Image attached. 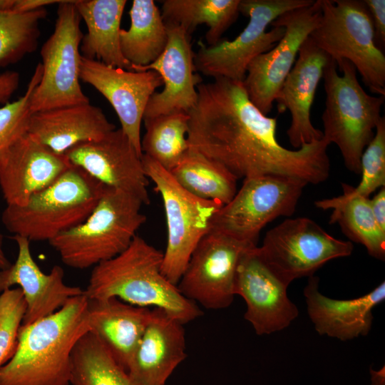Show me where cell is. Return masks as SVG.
I'll return each mask as SVG.
<instances>
[{
  "mask_svg": "<svg viewBox=\"0 0 385 385\" xmlns=\"http://www.w3.org/2000/svg\"><path fill=\"white\" fill-rule=\"evenodd\" d=\"M143 120L145 133L140 141L142 153L167 170H172L190 148L188 114L173 113Z\"/></svg>",
  "mask_w": 385,
  "mask_h": 385,
  "instance_id": "cell-33",
  "label": "cell"
},
{
  "mask_svg": "<svg viewBox=\"0 0 385 385\" xmlns=\"http://www.w3.org/2000/svg\"><path fill=\"white\" fill-rule=\"evenodd\" d=\"M126 3L125 0H76V6L87 28L80 46L82 57L133 71L120 46V22Z\"/></svg>",
  "mask_w": 385,
  "mask_h": 385,
  "instance_id": "cell-26",
  "label": "cell"
},
{
  "mask_svg": "<svg viewBox=\"0 0 385 385\" xmlns=\"http://www.w3.org/2000/svg\"><path fill=\"white\" fill-rule=\"evenodd\" d=\"M12 239L18 246V255L13 265L0 270V292L13 285L20 287L26 303L22 326L53 314L71 298L84 294L81 287L63 282L61 267L55 265L48 274L43 272L32 257L27 238L14 235Z\"/></svg>",
  "mask_w": 385,
  "mask_h": 385,
  "instance_id": "cell-19",
  "label": "cell"
},
{
  "mask_svg": "<svg viewBox=\"0 0 385 385\" xmlns=\"http://www.w3.org/2000/svg\"><path fill=\"white\" fill-rule=\"evenodd\" d=\"M321 15L320 0H317L310 6L282 14L270 24L284 27V34L272 49L250 63L242 81L250 101L264 115L272 111L301 46L317 26Z\"/></svg>",
  "mask_w": 385,
  "mask_h": 385,
  "instance_id": "cell-14",
  "label": "cell"
},
{
  "mask_svg": "<svg viewBox=\"0 0 385 385\" xmlns=\"http://www.w3.org/2000/svg\"><path fill=\"white\" fill-rule=\"evenodd\" d=\"M115 129L103 111L90 103L32 113L28 133L55 153L97 140Z\"/></svg>",
  "mask_w": 385,
  "mask_h": 385,
  "instance_id": "cell-24",
  "label": "cell"
},
{
  "mask_svg": "<svg viewBox=\"0 0 385 385\" xmlns=\"http://www.w3.org/2000/svg\"><path fill=\"white\" fill-rule=\"evenodd\" d=\"M79 78L101 93L115 110L121 130L141 151V123L152 95L163 85L154 71H135L107 66L81 56Z\"/></svg>",
  "mask_w": 385,
  "mask_h": 385,
  "instance_id": "cell-17",
  "label": "cell"
},
{
  "mask_svg": "<svg viewBox=\"0 0 385 385\" xmlns=\"http://www.w3.org/2000/svg\"><path fill=\"white\" fill-rule=\"evenodd\" d=\"M90 332L109 351L115 361L126 371L144 330L152 309L138 307L118 298L104 299L88 298Z\"/></svg>",
  "mask_w": 385,
  "mask_h": 385,
  "instance_id": "cell-25",
  "label": "cell"
},
{
  "mask_svg": "<svg viewBox=\"0 0 385 385\" xmlns=\"http://www.w3.org/2000/svg\"><path fill=\"white\" fill-rule=\"evenodd\" d=\"M369 12L377 47L383 52L385 48V1L364 0Z\"/></svg>",
  "mask_w": 385,
  "mask_h": 385,
  "instance_id": "cell-37",
  "label": "cell"
},
{
  "mask_svg": "<svg viewBox=\"0 0 385 385\" xmlns=\"http://www.w3.org/2000/svg\"><path fill=\"white\" fill-rule=\"evenodd\" d=\"M251 247L255 246L210 230L189 259L177 284L179 292L207 309L230 307L235 296L238 264Z\"/></svg>",
  "mask_w": 385,
  "mask_h": 385,
  "instance_id": "cell-13",
  "label": "cell"
},
{
  "mask_svg": "<svg viewBox=\"0 0 385 385\" xmlns=\"http://www.w3.org/2000/svg\"><path fill=\"white\" fill-rule=\"evenodd\" d=\"M356 72L347 60H329L322 76L326 99L322 120L323 139L338 146L347 170L359 174L361 155L382 117L385 96L368 94Z\"/></svg>",
  "mask_w": 385,
  "mask_h": 385,
  "instance_id": "cell-4",
  "label": "cell"
},
{
  "mask_svg": "<svg viewBox=\"0 0 385 385\" xmlns=\"http://www.w3.org/2000/svg\"><path fill=\"white\" fill-rule=\"evenodd\" d=\"M105 185L72 165L52 184L33 194L22 206L7 205L5 228L31 241L49 242L82 223L101 198Z\"/></svg>",
  "mask_w": 385,
  "mask_h": 385,
  "instance_id": "cell-5",
  "label": "cell"
},
{
  "mask_svg": "<svg viewBox=\"0 0 385 385\" xmlns=\"http://www.w3.org/2000/svg\"><path fill=\"white\" fill-rule=\"evenodd\" d=\"M322 15L309 38L338 63L350 61L370 91L385 96V55L375 43L364 0H320Z\"/></svg>",
  "mask_w": 385,
  "mask_h": 385,
  "instance_id": "cell-7",
  "label": "cell"
},
{
  "mask_svg": "<svg viewBox=\"0 0 385 385\" xmlns=\"http://www.w3.org/2000/svg\"><path fill=\"white\" fill-rule=\"evenodd\" d=\"M72 385H139L114 359L109 351L88 331L71 353Z\"/></svg>",
  "mask_w": 385,
  "mask_h": 385,
  "instance_id": "cell-32",
  "label": "cell"
},
{
  "mask_svg": "<svg viewBox=\"0 0 385 385\" xmlns=\"http://www.w3.org/2000/svg\"><path fill=\"white\" fill-rule=\"evenodd\" d=\"M183 325L164 309H152L127 371L138 384L165 385L187 356Z\"/></svg>",
  "mask_w": 385,
  "mask_h": 385,
  "instance_id": "cell-22",
  "label": "cell"
},
{
  "mask_svg": "<svg viewBox=\"0 0 385 385\" xmlns=\"http://www.w3.org/2000/svg\"><path fill=\"white\" fill-rule=\"evenodd\" d=\"M146 177L160 195L167 225V245L163 253L162 272L177 286L189 259L210 229L215 214L223 206L200 199L183 189L170 172L143 154Z\"/></svg>",
  "mask_w": 385,
  "mask_h": 385,
  "instance_id": "cell-9",
  "label": "cell"
},
{
  "mask_svg": "<svg viewBox=\"0 0 385 385\" xmlns=\"http://www.w3.org/2000/svg\"><path fill=\"white\" fill-rule=\"evenodd\" d=\"M369 203L376 222L385 232V187L381 188L371 199L369 198Z\"/></svg>",
  "mask_w": 385,
  "mask_h": 385,
  "instance_id": "cell-38",
  "label": "cell"
},
{
  "mask_svg": "<svg viewBox=\"0 0 385 385\" xmlns=\"http://www.w3.org/2000/svg\"><path fill=\"white\" fill-rule=\"evenodd\" d=\"M361 178L356 187L342 183L345 197L369 195L385 186V118L381 117L374 136L364 150L361 158Z\"/></svg>",
  "mask_w": 385,
  "mask_h": 385,
  "instance_id": "cell-35",
  "label": "cell"
},
{
  "mask_svg": "<svg viewBox=\"0 0 385 385\" xmlns=\"http://www.w3.org/2000/svg\"><path fill=\"white\" fill-rule=\"evenodd\" d=\"M322 210H332L329 223H337L351 241L364 245L369 255L385 260V232L372 213L369 197L339 195L314 202Z\"/></svg>",
  "mask_w": 385,
  "mask_h": 385,
  "instance_id": "cell-30",
  "label": "cell"
},
{
  "mask_svg": "<svg viewBox=\"0 0 385 385\" xmlns=\"http://www.w3.org/2000/svg\"><path fill=\"white\" fill-rule=\"evenodd\" d=\"M170 172L190 194L222 205L227 204L237 190L238 179L226 168L190 148Z\"/></svg>",
  "mask_w": 385,
  "mask_h": 385,
  "instance_id": "cell-31",
  "label": "cell"
},
{
  "mask_svg": "<svg viewBox=\"0 0 385 385\" xmlns=\"http://www.w3.org/2000/svg\"><path fill=\"white\" fill-rule=\"evenodd\" d=\"M71 163L29 133L9 150L0 165V188L7 205L22 206L34 193L52 184Z\"/></svg>",
  "mask_w": 385,
  "mask_h": 385,
  "instance_id": "cell-21",
  "label": "cell"
},
{
  "mask_svg": "<svg viewBox=\"0 0 385 385\" xmlns=\"http://www.w3.org/2000/svg\"><path fill=\"white\" fill-rule=\"evenodd\" d=\"M42 76V65L38 63L25 93L12 103L0 108V165L13 145L28 133L31 95Z\"/></svg>",
  "mask_w": 385,
  "mask_h": 385,
  "instance_id": "cell-34",
  "label": "cell"
},
{
  "mask_svg": "<svg viewBox=\"0 0 385 385\" xmlns=\"http://www.w3.org/2000/svg\"><path fill=\"white\" fill-rule=\"evenodd\" d=\"M88 298H71L53 314L21 326L12 358L0 369V385H70L71 353L90 330Z\"/></svg>",
  "mask_w": 385,
  "mask_h": 385,
  "instance_id": "cell-2",
  "label": "cell"
},
{
  "mask_svg": "<svg viewBox=\"0 0 385 385\" xmlns=\"http://www.w3.org/2000/svg\"><path fill=\"white\" fill-rule=\"evenodd\" d=\"M260 255L286 285L312 277L324 264L351 255V241L335 238L310 218H288L265 235Z\"/></svg>",
  "mask_w": 385,
  "mask_h": 385,
  "instance_id": "cell-12",
  "label": "cell"
},
{
  "mask_svg": "<svg viewBox=\"0 0 385 385\" xmlns=\"http://www.w3.org/2000/svg\"><path fill=\"white\" fill-rule=\"evenodd\" d=\"M45 8L27 13L0 12V66L16 63L35 51L40 35L39 25L46 16ZM18 72L0 74V103H6L17 89Z\"/></svg>",
  "mask_w": 385,
  "mask_h": 385,
  "instance_id": "cell-27",
  "label": "cell"
},
{
  "mask_svg": "<svg viewBox=\"0 0 385 385\" xmlns=\"http://www.w3.org/2000/svg\"><path fill=\"white\" fill-rule=\"evenodd\" d=\"M307 185L282 175L245 178L232 199L215 214L210 230L257 246L260 233L269 222L293 215Z\"/></svg>",
  "mask_w": 385,
  "mask_h": 385,
  "instance_id": "cell-10",
  "label": "cell"
},
{
  "mask_svg": "<svg viewBox=\"0 0 385 385\" xmlns=\"http://www.w3.org/2000/svg\"><path fill=\"white\" fill-rule=\"evenodd\" d=\"M26 303L19 288L7 289L0 295V369L14 356Z\"/></svg>",
  "mask_w": 385,
  "mask_h": 385,
  "instance_id": "cell-36",
  "label": "cell"
},
{
  "mask_svg": "<svg viewBox=\"0 0 385 385\" xmlns=\"http://www.w3.org/2000/svg\"><path fill=\"white\" fill-rule=\"evenodd\" d=\"M130 26L120 31V46L124 58L135 68L154 62L168 40L167 26L153 0H133L129 12Z\"/></svg>",
  "mask_w": 385,
  "mask_h": 385,
  "instance_id": "cell-28",
  "label": "cell"
},
{
  "mask_svg": "<svg viewBox=\"0 0 385 385\" xmlns=\"http://www.w3.org/2000/svg\"><path fill=\"white\" fill-rule=\"evenodd\" d=\"M314 0H240V13L249 17L243 31L233 40L212 46L200 43L194 54L196 71L215 78L242 82L250 63L272 49L284 34V28L266 29L282 14L312 5Z\"/></svg>",
  "mask_w": 385,
  "mask_h": 385,
  "instance_id": "cell-8",
  "label": "cell"
},
{
  "mask_svg": "<svg viewBox=\"0 0 385 385\" xmlns=\"http://www.w3.org/2000/svg\"><path fill=\"white\" fill-rule=\"evenodd\" d=\"M163 254L135 235L117 256L93 267L84 294L88 299L111 297L143 307L160 308L184 324L202 314L162 272Z\"/></svg>",
  "mask_w": 385,
  "mask_h": 385,
  "instance_id": "cell-3",
  "label": "cell"
},
{
  "mask_svg": "<svg viewBox=\"0 0 385 385\" xmlns=\"http://www.w3.org/2000/svg\"><path fill=\"white\" fill-rule=\"evenodd\" d=\"M63 0H15L12 12L27 13L33 11L46 6L59 4Z\"/></svg>",
  "mask_w": 385,
  "mask_h": 385,
  "instance_id": "cell-39",
  "label": "cell"
},
{
  "mask_svg": "<svg viewBox=\"0 0 385 385\" xmlns=\"http://www.w3.org/2000/svg\"><path fill=\"white\" fill-rule=\"evenodd\" d=\"M15 0H0V12L12 11Z\"/></svg>",
  "mask_w": 385,
  "mask_h": 385,
  "instance_id": "cell-42",
  "label": "cell"
},
{
  "mask_svg": "<svg viewBox=\"0 0 385 385\" xmlns=\"http://www.w3.org/2000/svg\"><path fill=\"white\" fill-rule=\"evenodd\" d=\"M161 14L165 24L182 27L190 35L205 24L208 46L217 43L240 13V0H164Z\"/></svg>",
  "mask_w": 385,
  "mask_h": 385,
  "instance_id": "cell-29",
  "label": "cell"
},
{
  "mask_svg": "<svg viewBox=\"0 0 385 385\" xmlns=\"http://www.w3.org/2000/svg\"><path fill=\"white\" fill-rule=\"evenodd\" d=\"M287 287L264 261L258 246L244 251L237 270L235 293L244 299L245 319L257 335L281 331L297 317L299 311L288 297Z\"/></svg>",
  "mask_w": 385,
  "mask_h": 385,
  "instance_id": "cell-15",
  "label": "cell"
},
{
  "mask_svg": "<svg viewBox=\"0 0 385 385\" xmlns=\"http://www.w3.org/2000/svg\"><path fill=\"white\" fill-rule=\"evenodd\" d=\"M76 0L58 4L53 34L42 46V76L31 98V111L89 103L79 83L83 38Z\"/></svg>",
  "mask_w": 385,
  "mask_h": 385,
  "instance_id": "cell-11",
  "label": "cell"
},
{
  "mask_svg": "<svg viewBox=\"0 0 385 385\" xmlns=\"http://www.w3.org/2000/svg\"><path fill=\"white\" fill-rule=\"evenodd\" d=\"M165 25L168 40L163 53L152 63L133 69L157 72L164 86L149 99L143 118L173 113H188L197 102V86L202 82L195 73L190 35L178 25Z\"/></svg>",
  "mask_w": 385,
  "mask_h": 385,
  "instance_id": "cell-18",
  "label": "cell"
},
{
  "mask_svg": "<svg viewBox=\"0 0 385 385\" xmlns=\"http://www.w3.org/2000/svg\"><path fill=\"white\" fill-rule=\"evenodd\" d=\"M371 385H384V366L379 371L370 370Z\"/></svg>",
  "mask_w": 385,
  "mask_h": 385,
  "instance_id": "cell-40",
  "label": "cell"
},
{
  "mask_svg": "<svg viewBox=\"0 0 385 385\" xmlns=\"http://www.w3.org/2000/svg\"><path fill=\"white\" fill-rule=\"evenodd\" d=\"M319 282L318 277H308L303 291L307 314L317 333L342 341L367 335L372 326V310L385 299V282L351 299L324 296L319 290Z\"/></svg>",
  "mask_w": 385,
  "mask_h": 385,
  "instance_id": "cell-23",
  "label": "cell"
},
{
  "mask_svg": "<svg viewBox=\"0 0 385 385\" xmlns=\"http://www.w3.org/2000/svg\"><path fill=\"white\" fill-rule=\"evenodd\" d=\"M72 165L85 170L105 186L117 189L150 203L146 177L140 155L121 130L101 138L79 143L66 153Z\"/></svg>",
  "mask_w": 385,
  "mask_h": 385,
  "instance_id": "cell-16",
  "label": "cell"
},
{
  "mask_svg": "<svg viewBox=\"0 0 385 385\" xmlns=\"http://www.w3.org/2000/svg\"><path fill=\"white\" fill-rule=\"evenodd\" d=\"M188 113L190 149L221 164L237 179L282 175L308 184L329 175V144L324 140L297 150L277 139V118L264 115L249 99L242 82L215 78L197 86Z\"/></svg>",
  "mask_w": 385,
  "mask_h": 385,
  "instance_id": "cell-1",
  "label": "cell"
},
{
  "mask_svg": "<svg viewBox=\"0 0 385 385\" xmlns=\"http://www.w3.org/2000/svg\"><path fill=\"white\" fill-rule=\"evenodd\" d=\"M3 236L0 235V270H4L8 268L11 263L6 258V255L3 250Z\"/></svg>",
  "mask_w": 385,
  "mask_h": 385,
  "instance_id": "cell-41",
  "label": "cell"
},
{
  "mask_svg": "<svg viewBox=\"0 0 385 385\" xmlns=\"http://www.w3.org/2000/svg\"><path fill=\"white\" fill-rule=\"evenodd\" d=\"M330 59L309 36L301 46L275 99L279 113L288 110L291 114L287 135L289 143L297 149L323 138L322 131L312 123L310 111L324 69Z\"/></svg>",
  "mask_w": 385,
  "mask_h": 385,
  "instance_id": "cell-20",
  "label": "cell"
},
{
  "mask_svg": "<svg viewBox=\"0 0 385 385\" xmlns=\"http://www.w3.org/2000/svg\"><path fill=\"white\" fill-rule=\"evenodd\" d=\"M143 203L125 192L105 186L93 211L78 225L48 242L62 262L86 269L124 251L146 222Z\"/></svg>",
  "mask_w": 385,
  "mask_h": 385,
  "instance_id": "cell-6",
  "label": "cell"
}]
</instances>
